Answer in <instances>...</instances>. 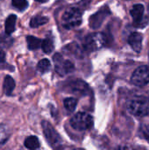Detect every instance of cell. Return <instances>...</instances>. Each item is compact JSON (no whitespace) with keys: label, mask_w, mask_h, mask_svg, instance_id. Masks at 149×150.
<instances>
[{"label":"cell","mask_w":149,"mask_h":150,"mask_svg":"<svg viewBox=\"0 0 149 150\" xmlns=\"http://www.w3.org/2000/svg\"><path fill=\"white\" fill-rule=\"evenodd\" d=\"M110 38L105 33H95L89 34L83 40V48L88 52L97 51L106 44H108Z\"/></svg>","instance_id":"6da1fadb"},{"label":"cell","mask_w":149,"mask_h":150,"mask_svg":"<svg viewBox=\"0 0 149 150\" xmlns=\"http://www.w3.org/2000/svg\"><path fill=\"white\" fill-rule=\"evenodd\" d=\"M127 108L134 116H146L149 114V98L142 96L135 97L128 103Z\"/></svg>","instance_id":"7a4b0ae2"},{"label":"cell","mask_w":149,"mask_h":150,"mask_svg":"<svg viewBox=\"0 0 149 150\" xmlns=\"http://www.w3.org/2000/svg\"><path fill=\"white\" fill-rule=\"evenodd\" d=\"M82 20L83 12L76 7L68 8L62 15V25L66 29H72L80 25Z\"/></svg>","instance_id":"3957f363"},{"label":"cell","mask_w":149,"mask_h":150,"mask_svg":"<svg viewBox=\"0 0 149 150\" xmlns=\"http://www.w3.org/2000/svg\"><path fill=\"white\" fill-rule=\"evenodd\" d=\"M70 125L75 130L85 131L92 127L93 119L86 112H78L71 118Z\"/></svg>","instance_id":"277c9868"},{"label":"cell","mask_w":149,"mask_h":150,"mask_svg":"<svg viewBox=\"0 0 149 150\" xmlns=\"http://www.w3.org/2000/svg\"><path fill=\"white\" fill-rule=\"evenodd\" d=\"M41 126L43 129V134L48 144L54 149L60 147V145L61 144V138L60 137L59 134L56 132L54 127L46 120L42 121Z\"/></svg>","instance_id":"5b68a950"},{"label":"cell","mask_w":149,"mask_h":150,"mask_svg":"<svg viewBox=\"0 0 149 150\" xmlns=\"http://www.w3.org/2000/svg\"><path fill=\"white\" fill-rule=\"evenodd\" d=\"M53 61L54 62L55 70L60 76L71 73L75 69L74 64L68 60H64L60 54H55L53 57Z\"/></svg>","instance_id":"8992f818"},{"label":"cell","mask_w":149,"mask_h":150,"mask_svg":"<svg viewBox=\"0 0 149 150\" xmlns=\"http://www.w3.org/2000/svg\"><path fill=\"white\" fill-rule=\"evenodd\" d=\"M131 81L134 85L144 86L149 83V66L143 65L137 68L132 75Z\"/></svg>","instance_id":"52a82bcc"},{"label":"cell","mask_w":149,"mask_h":150,"mask_svg":"<svg viewBox=\"0 0 149 150\" xmlns=\"http://www.w3.org/2000/svg\"><path fill=\"white\" fill-rule=\"evenodd\" d=\"M131 16L133 19V25L136 27H144L148 24V18L144 17V6L141 4L133 6L131 11Z\"/></svg>","instance_id":"ba28073f"},{"label":"cell","mask_w":149,"mask_h":150,"mask_svg":"<svg viewBox=\"0 0 149 150\" xmlns=\"http://www.w3.org/2000/svg\"><path fill=\"white\" fill-rule=\"evenodd\" d=\"M66 90L75 95H79V96H83V95H86L87 92L89 91V86L88 84L83 82V80L80 79H76L74 81H69L68 82V83L65 86Z\"/></svg>","instance_id":"9c48e42d"},{"label":"cell","mask_w":149,"mask_h":150,"mask_svg":"<svg viewBox=\"0 0 149 150\" xmlns=\"http://www.w3.org/2000/svg\"><path fill=\"white\" fill-rule=\"evenodd\" d=\"M110 14V11L108 7H104L100 11H98L97 13L92 15L90 18V26L93 29L98 28L104 20L106 18V17Z\"/></svg>","instance_id":"30bf717a"},{"label":"cell","mask_w":149,"mask_h":150,"mask_svg":"<svg viewBox=\"0 0 149 150\" xmlns=\"http://www.w3.org/2000/svg\"><path fill=\"white\" fill-rule=\"evenodd\" d=\"M142 40L143 36L140 33H133L130 34L128 38V43L131 46V47L137 53H140L142 48Z\"/></svg>","instance_id":"8fae6325"},{"label":"cell","mask_w":149,"mask_h":150,"mask_svg":"<svg viewBox=\"0 0 149 150\" xmlns=\"http://www.w3.org/2000/svg\"><path fill=\"white\" fill-rule=\"evenodd\" d=\"M16 21H17V17L14 14L10 15L6 18V20H5V33L7 35L11 34L15 31Z\"/></svg>","instance_id":"7c38bea8"},{"label":"cell","mask_w":149,"mask_h":150,"mask_svg":"<svg viewBox=\"0 0 149 150\" xmlns=\"http://www.w3.org/2000/svg\"><path fill=\"white\" fill-rule=\"evenodd\" d=\"M15 88V82L11 76H6L4 80V91L6 95H11Z\"/></svg>","instance_id":"4fadbf2b"},{"label":"cell","mask_w":149,"mask_h":150,"mask_svg":"<svg viewBox=\"0 0 149 150\" xmlns=\"http://www.w3.org/2000/svg\"><path fill=\"white\" fill-rule=\"evenodd\" d=\"M25 147L28 149H37L40 148V143L36 136H29L25 141Z\"/></svg>","instance_id":"5bb4252c"},{"label":"cell","mask_w":149,"mask_h":150,"mask_svg":"<svg viewBox=\"0 0 149 150\" xmlns=\"http://www.w3.org/2000/svg\"><path fill=\"white\" fill-rule=\"evenodd\" d=\"M26 41H27V46L28 48L30 50H36L38 48H40V47H41V40L39 38H36L34 36H27L26 38Z\"/></svg>","instance_id":"9a60e30c"},{"label":"cell","mask_w":149,"mask_h":150,"mask_svg":"<svg viewBox=\"0 0 149 150\" xmlns=\"http://www.w3.org/2000/svg\"><path fill=\"white\" fill-rule=\"evenodd\" d=\"M48 22V18L45 16H35L30 20V26L32 28L39 27Z\"/></svg>","instance_id":"2e32d148"},{"label":"cell","mask_w":149,"mask_h":150,"mask_svg":"<svg viewBox=\"0 0 149 150\" xmlns=\"http://www.w3.org/2000/svg\"><path fill=\"white\" fill-rule=\"evenodd\" d=\"M41 49L45 54H51L54 49V41L51 38L45 39L41 43Z\"/></svg>","instance_id":"e0dca14e"},{"label":"cell","mask_w":149,"mask_h":150,"mask_svg":"<svg viewBox=\"0 0 149 150\" xmlns=\"http://www.w3.org/2000/svg\"><path fill=\"white\" fill-rule=\"evenodd\" d=\"M139 133L141 134V137H142L146 141L149 142V120L144 121L141 125Z\"/></svg>","instance_id":"ac0fdd59"},{"label":"cell","mask_w":149,"mask_h":150,"mask_svg":"<svg viewBox=\"0 0 149 150\" xmlns=\"http://www.w3.org/2000/svg\"><path fill=\"white\" fill-rule=\"evenodd\" d=\"M63 105L68 112H74L77 105V101L74 98H67L64 99Z\"/></svg>","instance_id":"d6986e66"},{"label":"cell","mask_w":149,"mask_h":150,"mask_svg":"<svg viewBox=\"0 0 149 150\" xmlns=\"http://www.w3.org/2000/svg\"><path fill=\"white\" fill-rule=\"evenodd\" d=\"M50 67H51L50 62L47 59H42L38 62L37 69L41 73H46L50 69Z\"/></svg>","instance_id":"ffe728a7"},{"label":"cell","mask_w":149,"mask_h":150,"mask_svg":"<svg viewBox=\"0 0 149 150\" xmlns=\"http://www.w3.org/2000/svg\"><path fill=\"white\" fill-rule=\"evenodd\" d=\"M9 138V132L5 126H0V144H4Z\"/></svg>","instance_id":"44dd1931"},{"label":"cell","mask_w":149,"mask_h":150,"mask_svg":"<svg viewBox=\"0 0 149 150\" xmlns=\"http://www.w3.org/2000/svg\"><path fill=\"white\" fill-rule=\"evenodd\" d=\"M12 5L19 11H24L27 8L28 3L26 0H12Z\"/></svg>","instance_id":"7402d4cb"},{"label":"cell","mask_w":149,"mask_h":150,"mask_svg":"<svg viewBox=\"0 0 149 150\" xmlns=\"http://www.w3.org/2000/svg\"><path fill=\"white\" fill-rule=\"evenodd\" d=\"M5 53L3 50H0V62H4L5 61Z\"/></svg>","instance_id":"603a6c76"},{"label":"cell","mask_w":149,"mask_h":150,"mask_svg":"<svg viewBox=\"0 0 149 150\" xmlns=\"http://www.w3.org/2000/svg\"><path fill=\"white\" fill-rule=\"evenodd\" d=\"M35 1H37V2H39V3H46L47 0H35Z\"/></svg>","instance_id":"cb8c5ba5"}]
</instances>
